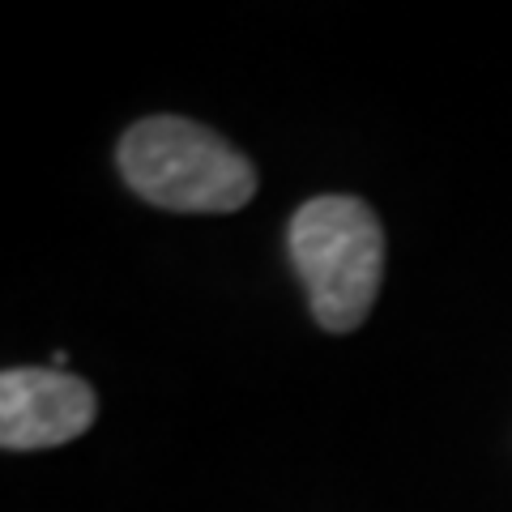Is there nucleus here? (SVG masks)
<instances>
[{"mask_svg": "<svg viewBox=\"0 0 512 512\" xmlns=\"http://www.w3.org/2000/svg\"><path fill=\"white\" fill-rule=\"evenodd\" d=\"M116 167L141 201L175 214H235L256 197V167L214 128L146 116L120 137Z\"/></svg>", "mask_w": 512, "mask_h": 512, "instance_id": "obj_1", "label": "nucleus"}, {"mask_svg": "<svg viewBox=\"0 0 512 512\" xmlns=\"http://www.w3.org/2000/svg\"><path fill=\"white\" fill-rule=\"evenodd\" d=\"M295 274L325 333H355L380 295L384 227L363 197L325 192L303 201L286 227Z\"/></svg>", "mask_w": 512, "mask_h": 512, "instance_id": "obj_2", "label": "nucleus"}, {"mask_svg": "<svg viewBox=\"0 0 512 512\" xmlns=\"http://www.w3.org/2000/svg\"><path fill=\"white\" fill-rule=\"evenodd\" d=\"M99 402L82 376L60 367H5L0 376V444L35 453L86 436Z\"/></svg>", "mask_w": 512, "mask_h": 512, "instance_id": "obj_3", "label": "nucleus"}, {"mask_svg": "<svg viewBox=\"0 0 512 512\" xmlns=\"http://www.w3.org/2000/svg\"><path fill=\"white\" fill-rule=\"evenodd\" d=\"M64 363H69V350H56V355H52V367H60V372H64Z\"/></svg>", "mask_w": 512, "mask_h": 512, "instance_id": "obj_4", "label": "nucleus"}]
</instances>
